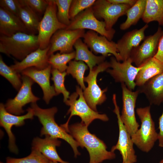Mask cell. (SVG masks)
Listing matches in <instances>:
<instances>
[{"mask_svg":"<svg viewBox=\"0 0 163 163\" xmlns=\"http://www.w3.org/2000/svg\"><path fill=\"white\" fill-rule=\"evenodd\" d=\"M140 67L135 80L136 86L138 87L142 86L155 76L163 72V63L154 57Z\"/></svg>","mask_w":163,"mask_h":163,"instance_id":"cb8c5ba5","label":"cell"},{"mask_svg":"<svg viewBox=\"0 0 163 163\" xmlns=\"http://www.w3.org/2000/svg\"><path fill=\"white\" fill-rule=\"evenodd\" d=\"M85 33L84 29H64L58 30L50 40L48 55L49 57L58 51H59L61 54L73 52L75 43L78 39L83 37Z\"/></svg>","mask_w":163,"mask_h":163,"instance_id":"4fadbf2b","label":"cell"},{"mask_svg":"<svg viewBox=\"0 0 163 163\" xmlns=\"http://www.w3.org/2000/svg\"><path fill=\"white\" fill-rule=\"evenodd\" d=\"M137 90L145 95L150 104L160 105L163 102V72L150 79Z\"/></svg>","mask_w":163,"mask_h":163,"instance_id":"44dd1931","label":"cell"},{"mask_svg":"<svg viewBox=\"0 0 163 163\" xmlns=\"http://www.w3.org/2000/svg\"><path fill=\"white\" fill-rule=\"evenodd\" d=\"M39 47L38 35L17 33L10 37L0 36V52L20 61Z\"/></svg>","mask_w":163,"mask_h":163,"instance_id":"3957f363","label":"cell"},{"mask_svg":"<svg viewBox=\"0 0 163 163\" xmlns=\"http://www.w3.org/2000/svg\"><path fill=\"white\" fill-rule=\"evenodd\" d=\"M49 163H58V162H57L53 161H50Z\"/></svg>","mask_w":163,"mask_h":163,"instance_id":"60d3db41","label":"cell"},{"mask_svg":"<svg viewBox=\"0 0 163 163\" xmlns=\"http://www.w3.org/2000/svg\"><path fill=\"white\" fill-rule=\"evenodd\" d=\"M24 0L36 13L44 14L48 5V0Z\"/></svg>","mask_w":163,"mask_h":163,"instance_id":"d590c367","label":"cell"},{"mask_svg":"<svg viewBox=\"0 0 163 163\" xmlns=\"http://www.w3.org/2000/svg\"><path fill=\"white\" fill-rule=\"evenodd\" d=\"M61 142L58 139L48 136L44 138H35L33 140L32 149L38 150L50 161L60 163H69L62 160L59 156L56 147L59 146Z\"/></svg>","mask_w":163,"mask_h":163,"instance_id":"7402d4cb","label":"cell"},{"mask_svg":"<svg viewBox=\"0 0 163 163\" xmlns=\"http://www.w3.org/2000/svg\"><path fill=\"white\" fill-rule=\"evenodd\" d=\"M110 68L109 62L104 61L90 70L88 75L85 77L84 82L88 86L83 92L84 98L90 107L97 111V106L103 103L106 100L105 94L107 88L101 90L97 83V77L98 74L106 71Z\"/></svg>","mask_w":163,"mask_h":163,"instance_id":"52a82bcc","label":"cell"},{"mask_svg":"<svg viewBox=\"0 0 163 163\" xmlns=\"http://www.w3.org/2000/svg\"><path fill=\"white\" fill-rule=\"evenodd\" d=\"M146 2V0H137L135 3L128 9L126 14V20L120 25L121 30L128 29L131 26L136 24L142 18Z\"/></svg>","mask_w":163,"mask_h":163,"instance_id":"83f0119b","label":"cell"},{"mask_svg":"<svg viewBox=\"0 0 163 163\" xmlns=\"http://www.w3.org/2000/svg\"><path fill=\"white\" fill-rule=\"evenodd\" d=\"M154 57L163 63V34L159 40L158 50Z\"/></svg>","mask_w":163,"mask_h":163,"instance_id":"f35d334b","label":"cell"},{"mask_svg":"<svg viewBox=\"0 0 163 163\" xmlns=\"http://www.w3.org/2000/svg\"><path fill=\"white\" fill-rule=\"evenodd\" d=\"M83 38L84 42L95 54H101L105 57L112 54L117 61H122L117 43L115 42L110 41L105 37L99 35L97 33L91 30L85 33Z\"/></svg>","mask_w":163,"mask_h":163,"instance_id":"e0dca14e","label":"cell"},{"mask_svg":"<svg viewBox=\"0 0 163 163\" xmlns=\"http://www.w3.org/2000/svg\"><path fill=\"white\" fill-rule=\"evenodd\" d=\"M22 85L17 94L13 99H8L5 104L8 112L18 116L24 112V106L29 103H36L40 99L32 92L33 80L25 75L22 76Z\"/></svg>","mask_w":163,"mask_h":163,"instance_id":"5bb4252c","label":"cell"},{"mask_svg":"<svg viewBox=\"0 0 163 163\" xmlns=\"http://www.w3.org/2000/svg\"><path fill=\"white\" fill-rule=\"evenodd\" d=\"M159 132L158 133V146L163 147V111L161 115L159 118Z\"/></svg>","mask_w":163,"mask_h":163,"instance_id":"74e56055","label":"cell"},{"mask_svg":"<svg viewBox=\"0 0 163 163\" xmlns=\"http://www.w3.org/2000/svg\"><path fill=\"white\" fill-rule=\"evenodd\" d=\"M150 108L149 106L136 109V113L141 124L140 129L131 136L134 144L141 151L146 153L152 149L158 139V133L151 116Z\"/></svg>","mask_w":163,"mask_h":163,"instance_id":"5b68a950","label":"cell"},{"mask_svg":"<svg viewBox=\"0 0 163 163\" xmlns=\"http://www.w3.org/2000/svg\"><path fill=\"white\" fill-rule=\"evenodd\" d=\"M52 69L49 65L46 68L39 69L34 67L26 69L21 73L22 75L27 76L37 83L43 91V99L48 104L51 99L57 95L54 87L50 84V77Z\"/></svg>","mask_w":163,"mask_h":163,"instance_id":"ac0fdd59","label":"cell"},{"mask_svg":"<svg viewBox=\"0 0 163 163\" xmlns=\"http://www.w3.org/2000/svg\"><path fill=\"white\" fill-rule=\"evenodd\" d=\"M120 62L114 56L110 58V68L106 71L116 82L124 83L131 90L134 89L136 85L135 80L141 67L133 66L130 58Z\"/></svg>","mask_w":163,"mask_h":163,"instance_id":"30bf717a","label":"cell"},{"mask_svg":"<svg viewBox=\"0 0 163 163\" xmlns=\"http://www.w3.org/2000/svg\"><path fill=\"white\" fill-rule=\"evenodd\" d=\"M50 45L44 49L38 48L31 53L20 62L15 61L14 64L10 67L17 72L21 73L28 68L34 67L39 69L46 68L50 64L48 63L49 56L48 52Z\"/></svg>","mask_w":163,"mask_h":163,"instance_id":"ffe728a7","label":"cell"},{"mask_svg":"<svg viewBox=\"0 0 163 163\" xmlns=\"http://www.w3.org/2000/svg\"><path fill=\"white\" fill-rule=\"evenodd\" d=\"M27 112L22 116L16 115L8 112L6 110L5 104H0V125L3 127L8 137V148L10 151L17 154L18 150L15 144L14 136L11 131L13 126H20L24 125L25 120L32 119L34 116L32 109L29 107L26 110Z\"/></svg>","mask_w":163,"mask_h":163,"instance_id":"9a60e30c","label":"cell"},{"mask_svg":"<svg viewBox=\"0 0 163 163\" xmlns=\"http://www.w3.org/2000/svg\"><path fill=\"white\" fill-rule=\"evenodd\" d=\"M88 66L81 61H71L69 63L66 70L67 74H70L75 78L83 90L86 88L84 84V74L88 69Z\"/></svg>","mask_w":163,"mask_h":163,"instance_id":"f1b7e54d","label":"cell"},{"mask_svg":"<svg viewBox=\"0 0 163 163\" xmlns=\"http://www.w3.org/2000/svg\"><path fill=\"white\" fill-rule=\"evenodd\" d=\"M95 0H72L69 13L70 20L86 9L92 7Z\"/></svg>","mask_w":163,"mask_h":163,"instance_id":"e575fe53","label":"cell"},{"mask_svg":"<svg viewBox=\"0 0 163 163\" xmlns=\"http://www.w3.org/2000/svg\"><path fill=\"white\" fill-rule=\"evenodd\" d=\"M0 74L7 79L17 91H19L22 85V76L11 67L8 66L0 55Z\"/></svg>","mask_w":163,"mask_h":163,"instance_id":"f546056e","label":"cell"},{"mask_svg":"<svg viewBox=\"0 0 163 163\" xmlns=\"http://www.w3.org/2000/svg\"><path fill=\"white\" fill-rule=\"evenodd\" d=\"M48 5L40 21L38 37L39 48L44 49L50 44L53 35L58 30L66 29L67 26L58 20L57 16V7L54 0H48Z\"/></svg>","mask_w":163,"mask_h":163,"instance_id":"8992f818","label":"cell"},{"mask_svg":"<svg viewBox=\"0 0 163 163\" xmlns=\"http://www.w3.org/2000/svg\"><path fill=\"white\" fill-rule=\"evenodd\" d=\"M122 163H131L128 162H122Z\"/></svg>","mask_w":163,"mask_h":163,"instance_id":"7bdbcfd3","label":"cell"},{"mask_svg":"<svg viewBox=\"0 0 163 163\" xmlns=\"http://www.w3.org/2000/svg\"><path fill=\"white\" fill-rule=\"evenodd\" d=\"M18 16L23 22L29 34L38 33L40 21L36 13L27 5L24 0H19Z\"/></svg>","mask_w":163,"mask_h":163,"instance_id":"484cf974","label":"cell"},{"mask_svg":"<svg viewBox=\"0 0 163 163\" xmlns=\"http://www.w3.org/2000/svg\"><path fill=\"white\" fill-rule=\"evenodd\" d=\"M131 7L128 5L113 4L108 0H97L92 7L95 17L97 19H103L106 29L110 30L118 18L126 14Z\"/></svg>","mask_w":163,"mask_h":163,"instance_id":"8fae6325","label":"cell"},{"mask_svg":"<svg viewBox=\"0 0 163 163\" xmlns=\"http://www.w3.org/2000/svg\"><path fill=\"white\" fill-rule=\"evenodd\" d=\"M159 163H163V158L159 161Z\"/></svg>","mask_w":163,"mask_h":163,"instance_id":"b9f144b4","label":"cell"},{"mask_svg":"<svg viewBox=\"0 0 163 163\" xmlns=\"http://www.w3.org/2000/svg\"><path fill=\"white\" fill-rule=\"evenodd\" d=\"M31 107L34 111V116L37 117L42 125L40 131L41 136H48L56 139H62L67 142L71 147L74 156L80 155L78 148V143L70 134L67 133L56 122L54 116L58 110L56 107L47 109L40 107L36 103L31 104Z\"/></svg>","mask_w":163,"mask_h":163,"instance_id":"7a4b0ae2","label":"cell"},{"mask_svg":"<svg viewBox=\"0 0 163 163\" xmlns=\"http://www.w3.org/2000/svg\"><path fill=\"white\" fill-rule=\"evenodd\" d=\"M75 52L69 53L61 54L57 53L50 55L48 59V63L52 68L57 69L61 72H65L68 67L67 64L75 58Z\"/></svg>","mask_w":163,"mask_h":163,"instance_id":"4dcf8cb0","label":"cell"},{"mask_svg":"<svg viewBox=\"0 0 163 163\" xmlns=\"http://www.w3.org/2000/svg\"><path fill=\"white\" fill-rule=\"evenodd\" d=\"M64 103L69 106L67 114L70 113V115L67 122L60 126L68 133L69 123L73 116H79L81 119V122L88 127L95 119H99L104 121L109 120L106 114H100L90 107L84 98L82 89L78 86L76 87V91L71 94Z\"/></svg>","mask_w":163,"mask_h":163,"instance_id":"277c9868","label":"cell"},{"mask_svg":"<svg viewBox=\"0 0 163 163\" xmlns=\"http://www.w3.org/2000/svg\"><path fill=\"white\" fill-rule=\"evenodd\" d=\"M51 80L54 83V87L57 95L60 94L63 96V101L66 102L69 97L70 92L66 89L64 84L65 77L67 75L66 71L61 72L57 69L52 68Z\"/></svg>","mask_w":163,"mask_h":163,"instance_id":"1f68e13d","label":"cell"},{"mask_svg":"<svg viewBox=\"0 0 163 163\" xmlns=\"http://www.w3.org/2000/svg\"><path fill=\"white\" fill-rule=\"evenodd\" d=\"M163 30L159 27L153 35L145 37L142 43L132 50L130 57L133 63L140 67L156 55Z\"/></svg>","mask_w":163,"mask_h":163,"instance_id":"2e32d148","label":"cell"},{"mask_svg":"<svg viewBox=\"0 0 163 163\" xmlns=\"http://www.w3.org/2000/svg\"><path fill=\"white\" fill-rule=\"evenodd\" d=\"M85 29L94 31L105 37L110 41H111L116 32L113 28L110 30L106 29L104 22L99 21L95 17L92 7L76 16L71 21L70 24L66 28L70 30Z\"/></svg>","mask_w":163,"mask_h":163,"instance_id":"ba28073f","label":"cell"},{"mask_svg":"<svg viewBox=\"0 0 163 163\" xmlns=\"http://www.w3.org/2000/svg\"><path fill=\"white\" fill-rule=\"evenodd\" d=\"M0 163H3L2 162H1Z\"/></svg>","mask_w":163,"mask_h":163,"instance_id":"ee69618b","label":"cell"},{"mask_svg":"<svg viewBox=\"0 0 163 163\" xmlns=\"http://www.w3.org/2000/svg\"><path fill=\"white\" fill-rule=\"evenodd\" d=\"M20 32L29 34L19 17L0 8V35L10 37Z\"/></svg>","mask_w":163,"mask_h":163,"instance_id":"603a6c76","label":"cell"},{"mask_svg":"<svg viewBox=\"0 0 163 163\" xmlns=\"http://www.w3.org/2000/svg\"><path fill=\"white\" fill-rule=\"evenodd\" d=\"M110 2L117 4L128 5L131 6L133 5L137 0H108Z\"/></svg>","mask_w":163,"mask_h":163,"instance_id":"ab89813d","label":"cell"},{"mask_svg":"<svg viewBox=\"0 0 163 163\" xmlns=\"http://www.w3.org/2000/svg\"><path fill=\"white\" fill-rule=\"evenodd\" d=\"M19 4V0H0V8L18 17Z\"/></svg>","mask_w":163,"mask_h":163,"instance_id":"8d00e7d4","label":"cell"},{"mask_svg":"<svg viewBox=\"0 0 163 163\" xmlns=\"http://www.w3.org/2000/svg\"><path fill=\"white\" fill-rule=\"evenodd\" d=\"M123 107L120 115L121 120L131 136L138 129L139 125L137 122L135 114L136 100L139 93L137 89L132 91L124 83L121 84Z\"/></svg>","mask_w":163,"mask_h":163,"instance_id":"7c38bea8","label":"cell"},{"mask_svg":"<svg viewBox=\"0 0 163 163\" xmlns=\"http://www.w3.org/2000/svg\"><path fill=\"white\" fill-rule=\"evenodd\" d=\"M74 47L75 49V60L84 62L90 70H92L97 65H99L105 61V57L94 55L89 50L88 46L81 38L77 40Z\"/></svg>","mask_w":163,"mask_h":163,"instance_id":"d4e9b609","label":"cell"},{"mask_svg":"<svg viewBox=\"0 0 163 163\" xmlns=\"http://www.w3.org/2000/svg\"><path fill=\"white\" fill-rule=\"evenodd\" d=\"M113 101L114 106L113 112L116 114L119 129V135L117 142L112 146L111 152L118 150L121 155L123 162L135 163L137 161V156L133 148L134 144L130 135L126 128L120 118L119 107L117 104L116 96H113Z\"/></svg>","mask_w":163,"mask_h":163,"instance_id":"9c48e42d","label":"cell"},{"mask_svg":"<svg viewBox=\"0 0 163 163\" xmlns=\"http://www.w3.org/2000/svg\"><path fill=\"white\" fill-rule=\"evenodd\" d=\"M50 161L38 150L32 149L28 156L19 158L8 157L6 163H49Z\"/></svg>","mask_w":163,"mask_h":163,"instance_id":"d6a6232c","label":"cell"},{"mask_svg":"<svg viewBox=\"0 0 163 163\" xmlns=\"http://www.w3.org/2000/svg\"><path fill=\"white\" fill-rule=\"evenodd\" d=\"M57 7V16L59 21L67 26L71 22L69 10L72 0H54Z\"/></svg>","mask_w":163,"mask_h":163,"instance_id":"836d02e7","label":"cell"},{"mask_svg":"<svg viewBox=\"0 0 163 163\" xmlns=\"http://www.w3.org/2000/svg\"><path fill=\"white\" fill-rule=\"evenodd\" d=\"M142 19L146 24L156 21L159 25L163 26V0H146Z\"/></svg>","mask_w":163,"mask_h":163,"instance_id":"4316f807","label":"cell"},{"mask_svg":"<svg viewBox=\"0 0 163 163\" xmlns=\"http://www.w3.org/2000/svg\"><path fill=\"white\" fill-rule=\"evenodd\" d=\"M146 24L139 29H135L125 33L117 43L118 53L122 61L130 57L133 50L138 46L145 38V32L148 27Z\"/></svg>","mask_w":163,"mask_h":163,"instance_id":"d6986e66","label":"cell"},{"mask_svg":"<svg viewBox=\"0 0 163 163\" xmlns=\"http://www.w3.org/2000/svg\"><path fill=\"white\" fill-rule=\"evenodd\" d=\"M88 127L81 122L69 126V132L78 143L79 146L85 148L90 156L89 163H101L115 158L113 152L107 150L104 142L88 130Z\"/></svg>","mask_w":163,"mask_h":163,"instance_id":"6da1fadb","label":"cell"}]
</instances>
